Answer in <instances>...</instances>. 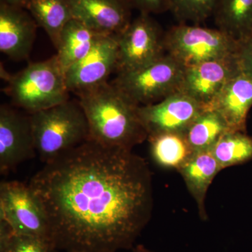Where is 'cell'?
I'll return each instance as SVG.
<instances>
[{
  "label": "cell",
  "instance_id": "cell-1",
  "mask_svg": "<svg viewBox=\"0 0 252 252\" xmlns=\"http://www.w3.org/2000/svg\"><path fill=\"white\" fill-rule=\"evenodd\" d=\"M57 250L132 248L153 210L152 172L130 149L90 140L45 163L28 183Z\"/></svg>",
  "mask_w": 252,
  "mask_h": 252
},
{
  "label": "cell",
  "instance_id": "cell-2",
  "mask_svg": "<svg viewBox=\"0 0 252 252\" xmlns=\"http://www.w3.org/2000/svg\"><path fill=\"white\" fill-rule=\"evenodd\" d=\"M77 96L89 124L90 140L107 147L132 150L148 138L139 115L140 106L110 82Z\"/></svg>",
  "mask_w": 252,
  "mask_h": 252
},
{
  "label": "cell",
  "instance_id": "cell-3",
  "mask_svg": "<svg viewBox=\"0 0 252 252\" xmlns=\"http://www.w3.org/2000/svg\"><path fill=\"white\" fill-rule=\"evenodd\" d=\"M30 116L36 152L44 163L90 139L89 124L79 100L69 99Z\"/></svg>",
  "mask_w": 252,
  "mask_h": 252
},
{
  "label": "cell",
  "instance_id": "cell-4",
  "mask_svg": "<svg viewBox=\"0 0 252 252\" xmlns=\"http://www.w3.org/2000/svg\"><path fill=\"white\" fill-rule=\"evenodd\" d=\"M4 92L12 103L30 114L51 108L69 99L65 73L57 56L29 64L6 78Z\"/></svg>",
  "mask_w": 252,
  "mask_h": 252
},
{
  "label": "cell",
  "instance_id": "cell-5",
  "mask_svg": "<svg viewBox=\"0 0 252 252\" xmlns=\"http://www.w3.org/2000/svg\"><path fill=\"white\" fill-rule=\"evenodd\" d=\"M165 52L185 67L235 56L239 41L224 32L179 23L165 32Z\"/></svg>",
  "mask_w": 252,
  "mask_h": 252
},
{
  "label": "cell",
  "instance_id": "cell-6",
  "mask_svg": "<svg viewBox=\"0 0 252 252\" xmlns=\"http://www.w3.org/2000/svg\"><path fill=\"white\" fill-rule=\"evenodd\" d=\"M185 69L166 54L140 69L119 73L110 83L137 106L150 105L180 91Z\"/></svg>",
  "mask_w": 252,
  "mask_h": 252
},
{
  "label": "cell",
  "instance_id": "cell-7",
  "mask_svg": "<svg viewBox=\"0 0 252 252\" xmlns=\"http://www.w3.org/2000/svg\"><path fill=\"white\" fill-rule=\"evenodd\" d=\"M164 38L160 24L150 14L140 13L118 36V74L140 69L166 54Z\"/></svg>",
  "mask_w": 252,
  "mask_h": 252
},
{
  "label": "cell",
  "instance_id": "cell-8",
  "mask_svg": "<svg viewBox=\"0 0 252 252\" xmlns=\"http://www.w3.org/2000/svg\"><path fill=\"white\" fill-rule=\"evenodd\" d=\"M0 220L6 222L16 234L52 241L44 210L29 186L22 182L0 184Z\"/></svg>",
  "mask_w": 252,
  "mask_h": 252
},
{
  "label": "cell",
  "instance_id": "cell-9",
  "mask_svg": "<svg viewBox=\"0 0 252 252\" xmlns=\"http://www.w3.org/2000/svg\"><path fill=\"white\" fill-rule=\"evenodd\" d=\"M118 36H102L87 56L67 69L65 79L69 92L77 95L108 82L111 74L117 72Z\"/></svg>",
  "mask_w": 252,
  "mask_h": 252
},
{
  "label": "cell",
  "instance_id": "cell-10",
  "mask_svg": "<svg viewBox=\"0 0 252 252\" xmlns=\"http://www.w3.org/2000/svg\"><path fill=\"white\" fill-rule=\"evenodd\" d=\"M205 107L181 91L150 105L140 106L138 113L149 136L167 132L185 133Z\"/></svg>",
  "mask_w": 252,
  "mask_h": 252
},
{
  "label": "cell",
  "instance_id": "cell-11",
  "mask_svg": "<svg viewBox=\"0 0 252 252\" xmlns=\"http://www.w3.org/2000/svg\"><path fill=\"white\" fill-rule=\"evenodd\" d=\"M36 153L31 116L0 107V173L6 175Z\"/></svg>",
  "mask_w": 252,
  "mask_h": 252
},
{
  "label": "cell",
  "instance_id": "cell-12",
  "mask_svg": "<svg viewBox=\"0 0 252 252\" xmlns=\"http://www.w3.org/2000/svg\"><path fill=\"white\" fill-rule=\"evenodd\" d=\"M240 71L237 54L185 67L180 91L207 108Z\"/></svg>",
  "mask_w": 252,
  "mask_h": 252
},
{
  "label": "cell",
  "instance_id": "cell-13",
  "mask_svg": "<svg viewBox=\"0 0 252 252\" xmlns=\"http://www.w3.org/2000/svg\"><path fill=\"white\" fill-rule=\"evenodd\" d=\"M38 25L23 6L0 3V51L10 59L29 57Z\"/></svg>",
  "mask_w": 252,
  "mask_h": 252
},
{
  "label": "cell",
  "instance_id": "cell-14",
  "mask_svg": "<svg viewBox=\"0 0 252 252\" xmlns=\"http://www.w3.org/2000/svg\"><path fill=\"white\" fill-rule=\"evenodd\" d=\"M73 18L102 35L119 36L131 21L126 0H69Z\"/></svg>",
  "mask_w": 252,
  "mask_h": 252
},
{
  "label": "cell",
  "instance_id": "cell-15",
  "mask_svg": "<svg viewBox=\"0 0 252 252\" xmlns=\"http://www.w3.org/2000/svg\"><path fill=\"white\" fill-rule=\"evenodd\" d=\"M252 106V79L240 72L225 86L211 105L230 130L246 132L247 118Z\"/></svg>",
  "mask_w": 252,
  "mask_h": 252
},
{
  "label": "cell",
  "instance_id": "cell-16",
  "mask_svg": "<svg viewBox=\"0 0 252 252\" xmlns=\"http://www.w3.org/2000/svg\"><path fill=\"white\" fill-rule=\"evenodd\" d=\"M221 170L212 150L194 152L179 169L178 172L185 181L189 193L196 202L202 220L207 218L205 205L207 190Z\"/></svg>",
  "mask_w": 252,
  "mask_h": 252
},
{
  "label": "cell",
  "instance_id": "cell-17",
  "mask_svg": "<svg viewBox=\"0 0 252 252\" xmlns=\"http://www.w3.org/2000/svg\"><path fill=\"white\" fill-rule=\"evenodd\" d=\"M102 36L81 21L71 19L63 28L56 49L64 73L87 56Z\"/></svg>",
  "mask_w": 252,
  "mask_h": 252
},
{
  "label": "cell",
  "instance_id": "cell-18",
  "mask_svg": "<svg viewBox=\"0 0 252 252\" xmlns=\"http://www.w3.org/2000/svg\"><path fill=\"white\" fill-rule=\"evenodd\" d=\"M24 8L57 49L63 28L74 18L69 0H28Z\"/></svg>",
  "mask_w": 252,
  "mask_h": 252
},
{
  "label": "cell",
  "instance_id": "cell-19",
  "mask_svg": "<svg viewBox=\"0 0 252 252\" xmlns=\"http://www.w3.org/2000/svg\"><path fill=\"white\" fill-rule=\"evenodd\" d=\"M213 17L217 28L236 40L252 36V0H218Z\"/></svg>",
  "mask_w": 252,
  "mask_h": 252
},
{
  "label": "cell",
  "instance_id": "cell-20",
  "mask_svg": "<svg viewBox=\"0 0 252 252\" xmlns=\"http://www.w3.org/2000/svg\"><path fill=\"white\" fill-rule=\"evenodd\" d=\"M147 140L154 162L162 168L178 171L194 153L185 133L158 134L149 136Z\"/></svg>",
  "mask_w": 252,
  "mask_h": 252
},
{
  "label": "cell",
  "instance_id": "cell-21",
  "mask_svg": "<svg viewBox=\"0 0 252 252\" xmlns=\"http://www.w3.org/2000/svg\"><path fill=\"white\" fill-rule=\"evenodd\" d=\"M230 130L224 119L215 109L205 108L185 132L194 152L212 150L223 134Z\"/></svg>",
  "mask_w": 252,
  "mask_h": 252
},
{
  "label": "cell",
  "instance_id": "cell-22",
  "mask_svg": "<svg viewBox=\"0 0 252 252\" xmlns=\"http://www.w3.org/2000/svg\"><path fill=\"white\" fill-rule=\"evenodd\" d=\"M222 170L252 160V137L242 131L228 130L212 149Z\"/></svg>",
  "mask_w": 252,
  "mask_h": 252
},
{
  "label": "cell",
  "instance_id": "cell-23",
  "mask_svg": "<svg viewBox=\"0 0 252 252\" xmlns=\"http://www.w3.org/2000/svg\"><path fill=\"white\" fill-rule=\"evenodd\" d=\"M48 239L16 234L4 220H0V252H57Z\"/></svg>",
  "mask_w": 252,
  "mask_h": 252
},
{
  "label": "cell",
  "instance_id": "cell-24",
  "mask_svg": "<svg viewBox=\"0 0 252 252\" xmlns=\"http://www.w3.org/2000/svg\"><path fill=\"white\" fill-rule=\"evenodd\" d=\"M218 0H171L170 11L179 23L200 25L213 16Z\"/></svg>",
  "mask_w": 252,
  "mask_h": 252
},
{
  "label": "cell",
  "instance_id": "cell-25",
  "mask_svg": "<svg viewBox=\"0 0 252 252\" xmlns=\"http://www.w3.org/2000/svg\"><path fill=\"white\" fill-rule=\"evenodd\" d=\"M132 9L147 14H162L170 11L171 0H126Z\"/></svg>",
  "mask_w": 252,
  "mask_h": 252
},
{
  "label": "cell",
  "instance_id": "cell-26",
  "mask_svg": "<svg viewBox=\"0 0 252 252\" xmlns=\"http://www.w3.org/2000/svg\"><path fill=\"white\" fill-rule=\"evenodd\" d=\"M237 58L242 72L252 79V36L238 41Z\"/></svg>",
  "mask_w": 252,
  "mask_h": 252
},
{
  "label": "cell",
  "instance_id": "cell-27",
  "mask_svg": "<svg viewBox=\"0 0 252 252\" xmlns=\"http://www.w3.org/2000/svg\"><path fill=\"white\" fill-rule=\"evenodd\" d=\"M27 1L28 0H0V3L24 7L25 4L27 2Z\"/></svg>",
  "mask_w": 252,
  "mask_h": 252
},
{
  "label": "cell",
  "instance_id": "cell-28",
  "mask_svg": "<svg viewBox=\"0 0 252 252\" xmlns=\"http://www.w3.org/2000/svg\"><path fill=\"white\" fill-rule=\"evenodd\" d=\"M133 252H154L146 248L143 245H138L133 250Z\"/></svg>",
  "mask_w": 252,
  "mask_h": 252
},
{
  "label": "cell",
  "instance_id": "cell-29",
  "mask_svg": "<svg viewBox=\"0 0 252 252\" xmlns=\"http://www.w3.org/2000/svg\"><path fill=\"white\" fill-rule=\"evenodd\" d=\"M84 252V251H74V252Z\"/></svg>",
  "mask_w": 252,
  "mask_h": 252
}]
</instances>
